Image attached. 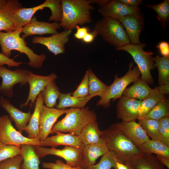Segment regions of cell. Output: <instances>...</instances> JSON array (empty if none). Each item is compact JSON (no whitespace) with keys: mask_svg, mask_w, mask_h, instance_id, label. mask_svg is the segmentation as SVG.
I'll return each instance as SVG.
<instances>
[{"mask_svg":"<svg viewBox=\"0 0 169 169\" xmlns=\"http://www.w3.org/2000/svg\"><path fill=\"white\" fill-rule=\"evenodd\" d=\"M101 137L106 143L109 150L115 153L117 161L127 166L129 169L134 160L143 154L115 124L101 131Z\"/></svg>","mask_w":169,"mask_h":169,"instance_id":"obj_1","label":"cell"},{"mask_svg":"<svg viewBox=\"0 0 169 169\" xmlns=\"http://www.w3.org/2000/svg\"><path fill=\"white\" fill-rule=\"evenodd\" d=\"M23 27H18L14 31L3 32L0 31V45L1 53L10 58L11 51L17 50L21 53H24L28 57V65L35 68L42 67L46 58L45 54L40 55L35 53L33 50L27 46L24 39L20 37Z\"/></svg>","mask_w":169,"mask_h":169,"instance_id":"obj_2","label":"cell"},{"mask_svg":"<svg viewBox=\"0 0 169 169\" xmlns=\"http://www.w3.org/2000/svg\"><path fill=\"white\" fill-rule=\"evenodd\" d=\"M60 3L62 15L59 25L65 30H72L92 21L91 11L94 8L90 0H61Z\"/></svg>","mask_w":169,"mask_h":169,"instance_id":"obj_3","label":"cell"},{"mask_svg":"<svg viewBox=\"0 0 169 169\" xmlns=\"http://www.w3.org/2000/svg\"><path fill=\"white\" fill-rule=\"evenodd\" d=\"M65 117L53 126L51 134L57 132H69L78 136L83 129L89 123L96 120V114L88 107L67 109Z\"/></svg>","mask_w":169,"mask_h":169,"instance_id":"obj_4","label":"cell"},{"mask_svg":"<svg viewBox=\"0 0 169 169\" xmlns=\"http://www.w3.org/2000/svg\"><path fill=\"white\" fill-rule=\"evenodd\" d=\"M93 31L115 48L130 43L125 28L117 20L103 17L95 23Z\"/></svg>","mask_w":169,"mask_h":169,"instance_id":"obj_5","label":"cell"},{"mask_svg":"<svg viewBox=\"0 0 169 169\" xmlns=\"http://www.w3.org/2000/svg\"><path fill=\"white\" fill-rule=\"evenodd\" d=\"M146 46V44L141 42L137 44L130 43L115 49L117 51H125L129 53L137 65L141 74V77L148 84H152L154 80L151 71L155 69L156 66L152 59L154 53L144 51L143 48Z\"/></svg>","mask_w":169,"mask_h":169,"instance_id":"obj_6","label":"cell"},{"mask_svg":"<svg viewBox=\"0 0 169 169\" xmlns=\"http://www.w3.org/2000/svg\"><path fill=\"white\" fill-rule=\"evenodd\" d=\"M141 76V74L137 66H134L133 62H131L129 65L128 70L124 75L119 78L117 74L115 75L113 82L109 86L106 92L98 101L97 106L105 108L109 107L111 100L114 101L120 98L127 86Z\"/></svg>","mask_w":169,"mask_h":169,"instance_id":"obj_7","label":"cell"},{"mask_svg":"<svg viewBox=\"0 0 169 169\" xmlns=\"http://www.w3.org/2000/svg\"><path fill=\"white\" fill-rule=\"evenodd\" d=\"M48 8L50 9L51 14L49 21L54 22L61 21L62 11L59 0H46L42 3L31 8L22 7L17 9L14 13L13 18L15 27H23L29 23L34 14L38 11Z\"/></svg>","mask_w":169,"mask_h":169,"instance_id":"obj_8","label":"cell"},{"mask_svg":"<svg viewBox=\"0 0 169 169\" xmlns=\"http://www.w3.org/2000/svg\"><path fill=\"white\" fill-rule=\"evenodd\" d=\"M35 152L39 158L48 155L58 156L65 160L66 164L73 167L80 166L84 169L83 150L77 147L65 146L61 149L47 148L34 145Z\"/></svg>","mask_w":169,"mask_h":169,"instance_id":"obj_9","label":"cell"},{"mask_svg":"<svg viewBox=\"0 0 169 169\" xmlns=\"http://www.w3.org/2000/svg\"><path fill=\"white\" fill-rule=\"evenodd\" d=\"M0 141L6 145L20 146L26 144L40 146L38 139L24 136L17 131L12 125L9 116L6 115L0 117Z\"/></svg>","mask_w":169,"mask_h":169,"instance_id":"obj_10","label":"cell"},{"mask_svg":"<svg viewBox=\"0 0 169 169\" xmlns=\"http://www.w3.org/2000/svg\"><path fill=\"white\" fill-rule=\"evenodd\" d=\"M30 71L24 69H18L11 70L3 66H0V78L2 79L0 85V93L8 97L13 95V86L18 83L22 86L26 84Z\"/></svg>","mask_w":169,"mask_h":169,"instance_id":"obj_11","label":"cell"},{"mask_svg":"<svg viewBox=\"0 0 169 169\" xmlns=\"http://www.w3.org/2000/svg\"><path fill=\"white\" fill-rule=\"evenodd\" d=\"M94 3L99 6L98 11L103 17L117 20L127 15L139 13L141 11L139 7L130 6L118 0H94Z\"/></svg>","mask_w":169,"mask_h":169,"instance_id":"obj_12","label":"cell"},{"mask_svg":"<svg viewBox=\"0 0 169 169\" xmlns=\"http://www.w3.org/2000/svg\"><path fill=\"white\" fill-rule=\"evenodd\" d=\"M57 78V76L54 73L47 76H42L30 71L28 82L29 86L28 95L25 102L21 104L20 107H26L28 105L32 107L40 93L48 84Z\"/></svg>","mask_w":169,"mask_h":169,"instance_id":"obj_13","label":"cell"},{"mask_svg":"<svg viewBox=\"0 0 169 169\" xmlns=\"http://www.w3.org/2000/svg\"><path fill=\"white\" fill-rule=\"evenodd\" d=\"M72 30H64L47 37L35 36L32 39L33 44H38L45 46L55 56L65 52V45L69 40V36Z\"/></svg>","mask_w":169,"mask_h":169,"instance_id":"obj_14","label":"cell"},{"mask_svg":"<svg viewBox=\"0 0 169 169\" xmlns=\"http://www.w3.org/2000/svg\"><path fill=\"white\" fill-rule=\"evenodd\" d=\"M67 109L49 108L43 105L40 111L39 121V140L43 141L51 134V129L58 118L66 114Z\"/></svg>","mask_w":169,"mask_h":169,"instance_id":"obj_15","label":"cell"},{"mask_svg":"<svg viewBox=\"0 0 169 169\" xmlns=\"http://www.w3.org/2000/svg\"><path fill=\"white\" fill-rule=\"evenodd\" d=\"M125 29L130 43L134 44L141 42L139 37L145 25L143 15L139 13L129 14L118 20Z\"/></svg>","mask_w":169,"mask_h":169,"instance_id":"obj_16","label":"cell"},{"mask_svg":"<svg viewBox=\"0 0 169 169\" xmlns=\"http://www.w3.org/2000/svg\"><path fill=\"white\" fill-rule=\"evenodd\" d=\"M142 101L122 96L116 105L117 117L124 122L135 121L139 117Z\"/></svg>","mask_w":169,"mask_h":169,"instance_id":"obj_17","label":"cell"},{"mask_svg":"<svg viewBox=\"0 0 169 169\" xmlns=\"http://www.w3.org/2000/svg\"><path fill=\"white\" fill-rule=\"evenodd\" d=\"M61 28L59 23L57 22L50 23L38 21L34 16L30 22L23 27L22 33L23 34L21 37L24 39L35 35L53 34L58 33V29Z\"/></svg>","mask_w":169,"mask_h":169,"instance_id":"obj_18","label":"cell"},{"mask_svg":"<svg viewBox=\"0 0 169 169\" xmlns=\"http://www.w3.org/2000/svg\"><path fill=\"white\" fill-rule=\"evenodd\" d=\"M0 106L8 113L11 120L15 122L18 131L21 133L24 131L32 115L30 111L25 112L20 110L2 96L0 98Z\"/></svg>","mask_w":169,"mask_h":169,"instance_id":"obj_19","label":"cell"},{"mask_svg":"<svg viewBox=\"0 0 169 169\" xmlns=\"http://www.w3.org/2000/svg\"><path fill=\"white\" fill-rule=\"evenodd\" d=\"M115 124L124 135L136 146L150 140L140 124L135 121L129 122L122 121Z\"/></svg>","mask_w":169,"mask_h":169,"instance_id":"obj_20","label":"cell"},{"mask_svg":"<svg viewBox=\"0 0 169 169\" xmlns=\"http://www.w3.org/2000/svg\"><path fill=\"white\" fill-rule=\"evenodd\" d=\"M55 133L56 135L48 137L43 141L40 142V146L55 148L59 146L63 145L74 147L82 150H84L85 146L78 136L59 132Z\"/></svg>","mask_w":169,"mask_h":169,"instance_id":"obj_21","label":"cell"},{"mask_svg":"<svg viewBox=\"0 0 169 169\" xmlns=\"http://www.w3.org/2000/svg\"><path fill=\"white\" fill-rule=\"evenodd\" d=\"M22 7V4L17 0H7L5 3L0 7V31L9 32L16 28L13 15L17 9Z\"/></svg>","mask_w":169,"mask_h":169,"instance_id":"obj_22","label":"cell"},{"mask_svg":"<svg viewBox=\"0 0 169 169\" xmlns=\"http://www.w3.org/2000/svg\"><path fill=\"white\" fill-rule=\"evenodd\" d=\"M169 94V83L155 87L149 96L142 101L138 120L144 118L146 115L165 96Z\"/></svg>","mask_w":169,"mask_h":169,"instance_id":"obj_23","label":"cell"},{"mask_svg":"<svg viewBox=\"0 0 169 169\" xmlns=\"http://www.w3.org/2000/svg\"><path fill=\"white\" fill-rule=\"evenodd\" d=\"M109 150L106 143L101 138L97 143L85 146L83 150L84 169L95 164L97 159Z\"/></svg>","mask_w":169,"mask_h":169,"instance_id":"obj_24","label":"cell"},{"mask_svg":"<svg viewBox=\"0 0 169 169\" xmlns=\"http://www.w3.org/2000/svg\"><path fill=\"white\" fill-rule=\"evenodd\" d=\"M44 103L42 91L36 99L33 112L24 131L28 134V137L29 138L39 140L40 115Z\"/></svg>","mask_w":169,"mask_h":169,"instance_id":"obj_25","label":"cell"},{"mask_svg":"<svg viewBox=\"0 0 169 169\" xmlns=\"http://www.w3.org/2000/svg\"><path fill=\"white\" fill-rule=\"evenodd\" d=\"M133 83V85L125 89L122 96L142 101L149 96L153 90L141 77Z\"/></svg>","mask_w":169,"mask_h":169,"instance_id":"obj_26","label":"cell"},{"mask_svg":"<svg viewBox=\"0 0 169 169\" xmlns=\"http://www.w3.org/2000/svg\"><path fill=\"white\" fill-rule=\"evenodd\" d=\"M94 97L93 95H88L84 97H77L73 96L71 93H61L56 108L60 110L68 107L84 108L88 102Z\"/></svg>","mask_w":169,"mask_h":169,"instance_id":"obj_27","label":"cell"},{"mask_svg":"<svg viewBox=\"0 0 169 169\" xmlns=\"http://www.w3.org/2000/svg\"><path fill=\"white\" fill-rule=\"evenodd\" d=\"M34 146L26 144L21 146L20 155L23 159V163L21 165V169H39V159Z\"/></svg>","mask_w":169,"mask_h":169,"instance_id":"obj_28","label":"cell"},{"mask_svg":"<svg viewBox=\"0 0 169 169\" xmlns=\"http://www.w3.org/2000/svg\"><path fill=\"white\" fill-rule=\"evenodd\" d=\"M101 131L95 120L86 125L82 130L78 136L82 142L86 146L96 143L101 139Z\"/></svg>","mask_w":169,"mask_h":169,"instance_id":"obj_29","label":"cell"},{"mask_svg":"<svg viewBox=\"0 0 169 169\" xmlns=\"http://www.w3.org/2000/svg\"><path fill=\"white\" fill-rule=\"evenodd\" d=\"M130 169H166L156 156L143 154L134 161Z\"/></svg>","mask_w":169,"mask_h":169,"instance_id":"obj_30","label":"cell"},{"mask_svg":"<svg viewBox=\"0 0 169 169\" xmlns=\"http://www.w3.org/2000/svg\"><path fill=\"white\" fill-rule=\"evenodd\" d=\"M136 146L142 153L154 154L169 157V146L165 145L159 140H150Z\"/></svg>","mask_w":169,"mask_h":169,"instance_id":"obj_31","label":"cell"},{"mask_svg":"<svg viewBox=\"0 0 169 169\" xmlns=\"http://www.w3.org/2000/svg\"><path fill=\"white\" fill-rule=\"evenodd\" d=\"M89 76V94L94 97L104 96L108 90L109 86L101 81L89 68L87 70Z\"/></svg>","mask_w":169,"mask_h":169,"instance_id":"obj_32","label":"cell"},{"mask_svg":"<svg viewBox=\"0 0 169 169\" xmlns=\"http://www.w3.org/2000/svg\"><path fill=\"white\" fill-rule=\"evenodd\" d=\"M158 72V84L161 86L169 83V56L153 57Z\"/></svg>","mask_w":169,"mask_h":169,"instance_id":"obj_33","label":"cell"},{"mask_svg":"<svg viewBox=\"0 0 169 169\" xmlns=\"http://www.w3.org/2000/svg\"><path fill=\"white\" fill-rule=\"evenodd\" d=\"M44 103L49 108H54L57 105V100L61 93L58 87L53 81L48 84L42 91Z\"/></svg>","mask_w":169,"mask_h":169,"instance_id":"obj_34","label":"cell"},{"mask_svg":"<svg viewBox=\"0 0 169 169\" xmlns=\"http://www.w3.org/2000/svg\"><path fill=\"white\" fill-rule=\"evenodd\" d=\"M167 116H169V101L164 96L144 118L159 120Z\"/></svg>","mask_w":169,"mask_h":169,"instance_id":"obj_35","label":"cell"},{"mask_svg":"<svg viewBox=\"0 0 169 169\" xmlns=\"http://www.w3.org/2000/svg\"><path fill=\"white\" fill-rule=\"evenodd\" d=\"M146 7L151 8L157 13V18L163 28L167 26L169 21V0H164L160 3L151 5L146 4Z\"/></svg>","mask_w":169,"mask_h":169,"instance_id":"obj_36","label":"cell"},{"mask_svg":"<svg viewBox=\"0 0 169 169\" xmlns=\"http://www.w3.org/2000/svg\"><path fill=\"white\" fill-rule=\"evenodd\" d=\"M138 123L149 137L159 140V120L144 118L139 120Z\"/></svg>","mask_w":169,"mask_h":169,"instance_id":"obj_37","label":"cell"},{"mask_svg":"<svg viewBox=\"0 0 169 169\" xmlns=\"http://www.w3.org/2000/svg\"><path fill=\"white\" fill-rule=\"evenodd\" d=\"M117 157L115 153L109 150L102 156L100 161L96 164L90 166L85 169H111L112 167L116 168Z\"/></svg>","mask_w":169,"mask_h":169,"instance_id":"obj_38","label":"cell"},{"mask_svg":"<svg viewBox=\"0 0 169 169\" xmlns=\"http://www.w3.org/2000/svg\"><path fill=\"white\" fill-rule=\"evenodd\" d=\"M20 147L6 145L0 141V162L20 154Z\"/></svg>","mask_w":169,"mask_h":169,"instance_id":"obj_39","label":"cell"},{"mask_svg":"<svg viewBox=\"0 0 169 169\" xmlns=\"http://www.w3.org/2000/svg\"><path fill=\"white\" fill-rule=\"evenodd\" d=\"M159 140L169 146V116L159 120Z\"/></svg>","mask_w":169,"mask_h":169,"instance_id":"obj_40","label":"cell"},{"mask_svg":"<svg viewBox=\"0 0 169 169\" xmlns=\"http://www.w3.org/2000/svg\"><path fill=\"white\" fill-rule=\"evenodd\" d=\"M23 161L20 154L0 162V169H21V164Z\"/></svg>","mask_w":169,"mask_h":169,"instance_id":"obj_41","label":"cell"},{"mask_svg":"<svg viewBox=\"0 0 169 169\" xmlns=\"http://www.w3.org/2000/svg\"><path fill=\"white\" fill-rule=\"evenodd\" d=\"M89 94V76L88 71L85 74L76 90L72 93V95L77 97H84Z\"/></svg>","mask_w":169,"mask_h":169,"instance_id":"obj_42","label":"cell"},{"mask_svg":"<svg viewBox=\"0 0 169 169\" xmlns=\"http://www.w3.org/2000/svg\"><path fill=\"white\" fill-rule=\"evenodd\" d=\"M42 166L44 168L47 169H84L80 166L69 165L59 160H56L55 162H43Z\"/></svg>","mask_w":169,"mask_h":169,"instance_id":"obj_43","label":"cell"},{"mask_svg":"<svg viewBox=\"0 0 169 169\" xmlns=\"http://www.w3.org/2000/svg\"><path fill=\"white\" fill-rule=\"evenodd\" d=\"M23 64L21 62H17L13 59L8 58L0 53V66L7 65L10 67H18Z\"/></svg>","mask_w":169,"mask_h":169,"instance_id":"obj_44","label":"cell"},{"mask_svg":"<svg viewBox=\"0 0 169 169\" xmlns=\"http://www.w3.org/2000/svg\"><path fill=\"white\" fill-rule=\"evenodd\" d=\"M156 47L162 56H169V44L167 42H160L156 45Z\"/></svg>","mask_w":169,"mask_h":169,"instance_id":"obj_45","label":"cell"},{"mask_svg":"<svg viewBox=\"0 0 169 169\" xmlns=\"http://www.w3.org/2000/svg\"><path fill=\"white\" fill-rule=\"evenodd\" d=\"M75 28L76 29V31L74 34V36L78 39L82 40L89 31V29L87 27H80L78 25Z\"/></svg>","mask_w":169,"mask_h":169,"instance_id":"obj_46","label":"cell"},{"mask_svg":"<svg viewBox=\"0 0 169 169\" xmlns=\"http://www.w3.org/2000/svg\"><path fill=\"white\" fill-rule=\"evenodd\" d=\"M120 2L127 5L133 7H137L143 3L142 0H118Z\"/></svg>","mask_w":169,"mask_h":169,"instance_id":"obj_47","label":"cell"},{"mask_svg":"<svg viewBox=\"0 0 169 169\" xmlns=\"http://www.w3.org/2000/svg\"><path fill=\"white\" fill-rule=\"evenodd\" d=\"M97 35V33L93 30L91 32L88 33L82 40L86 43H90L94 40Z\"/></svg>","mask_w":169,"mask_h":169,"instance_id":"obj_48","label":"cell"},{"mask_svg":"<svg viewBox=\"0 0 169 169\" xmlns=\"http://www.w3.org/2000/svg\"><path fill=\"white\" fill-rule=\"evenodd\" d=\"M156 156L162 164L167 168H169V157L159 155H156Z\"/></svg>","mask_w":169,"mask_h":169,"instance_id":"obj_49","label":"cell"},{"mask_svg":"<svg viewBox=\"0 0 169 169\" xmlns=\"http://www.w3.org/2000/svg\"><path fill=\"white\" fill-rule=\"evenodd\" d=\"M116 168L117 169H129L127 166L117 161L116 162Z\"/></svg>","mask_w":169,"mask_h":169,"instance_id":"obj_50","label":"cell"},{"mask_svg":"<svg viewBox=\"0 0 169 169\" xmlns=\"http://www.w3.org/2000/svg\"><path fill=\"white\" fill-rule=\"evenodd\" d=\"M7 1V0H0V7L4 4Z\"/></svg>","mask_w":169,"mask_h":169,"instance_id":"obj_51","label":"cell"},{"mask_svg":"<svg viewBox=\"0 0 169 169\" xmlns=\"http://www.w3.org/2000/svg\"><path fill=\"white\" fill-rule=\"evenodd\" d=\"M116 169V168H115V169Z\"/></svg>","mask_w":169,"mask_h":169,"instance_id":"obj_52","label":"cell"}]
</instances>
